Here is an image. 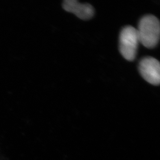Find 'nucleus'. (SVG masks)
I'll return each mask as SVG.
<instances>
[{
  "label": "nucleus",
  "mask_w": 160,
  "mask_h": 160,
  "mask_svg": "<svg viewBox=\"0 0 160 160\" xmlns=\"http://www.w3.org/2000/svg\"><path fill=\"white\" fill-rule=\"evenodd\" d=\"M139 42L147 48H153L160 39V25L158 19L152 15L141 18L138 26Z\"/></svg>",
  "instance_id": "obj_1"
},
{
  "label": "nucleus",
  "mask_w": 160,
  "mask_h": 160,
  "mask_svg": "<svg viewBox=\"0 0 160 160\" xmlns=\"http://www.w3.org/2000/svg\"><path fill=\"white\" fill-rule=\"evenodd\" d=\"M139 42L137 29L132 26H126L120 34L119 50L122 56L129 61L134 60Z\"/></svg>",
  "instance_id": "obj_2"
},
{
  "label": "nucleus",
  "mask_w": 160,
  "mask_h": 160,
  "mask_svg": "<svg viewBox=\"0 0 160 160\" xmlns=\"http://www.w3.org/2000/svg\"><path fill=\"white\" fill-rule=\"evenodd\" d=\"M139 71L146 81L154 86L160 82V65L159 61L151 57L142 58L139 63Z\"/></svg>",
  "instance_id": "obj_3"
},
{
  "label": "nucleus",
  "mask_w": 160,
  "mask_h": 160,
  "mask_svg": "<svg viewBox=\"0 0 160 160\" xmlns=\"http://www.w3.org/2000/svg\"><path fill=\"white\" fill-rule=\"evenodd\" d=\"M62 6L65 11L73 13L81 19H90L94 14V9L90 4L80 3L76 0H65Z\"/></svg>",
  "instance_id": "obj_4"
}]
</instances>
